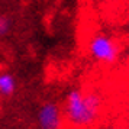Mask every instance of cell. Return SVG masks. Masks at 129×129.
I'll return each instance as SVG.
<instances>
[{
  "label": "cell",
  "mask_w": 129,
  "mask_h": 129,
  "mask_svg": "<svg viewBox=\"0 0 129 129\" xmlns=\"http://www.w3.org/2000/svg\"><path fill=\"white\" fill-rule=\"evenodd\" d=\"M103 100L97 93H84L80 88L68 91L64 103L65 120L77 128H87L99 120Z\"/></svg>",
  "instance_id": "1"
},
{
  "label": "cell",
  "mask_w": 129,
  "mask_h": 129,
  "mask_svg": "<svg viewBox=\"0 0 129 129\" xmlns=\"http://www.w3.org/2000/svg\"><path fill=\"white\" fill-rule=\"evenodd\" d=\"M88 52L91 58L103 64H115L119 57V47L106 34H96L88 42Z\"/></svg>",
  "instance_id": "2"
},
{
  "label": "cell",
  "mask_w": 129,
  "mask_h": 129,
  "mask_svg": "<svg viewBox=\"0 0 129 129\" xmlns=\"http://www.w3.org/2000/svg\"><path fill=\"white\" fill-rule=\"evenodd\" d=\"M38 125L42 129H58L62 126V112L57 103L47 102L38 110Z\"/></svg>",
  "instance_id": "3"
},
{
  "label": "cell",
  "mask_w": 129,
  "mask_h": 129,
  "mask_svg": "<svg viewBox=\"0 0 129 129\" xmlns=\"http://www.w3.org/2000/svg\"><path fill=\"white\" fill-rule=\"evenodd\" d=\"M16 88V81L13 76L7 74V73H2L0 74V96H10L13 94Z\"/></svg>",
  "instance_id": "4"
},
{
  "label": "cell",
  "mask_w": 129,
  "mask_h": 129,
  "mask_svg": "<svg viewBox=\"0 0 129 129\" xmlns=\"http://www.w3.org/2000/svg\"><path fill=\"white\" fill-rule=\"evenodd\" d=\"M9 29H10V22H9V19L0 15V36L6 35L7 32H9Z\"/></svg>",
  "instance_id": "5"
}]
</instances>
